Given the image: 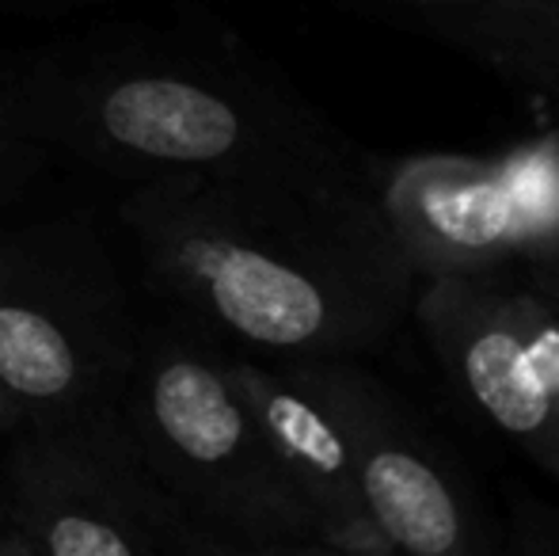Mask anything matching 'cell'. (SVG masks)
I'll return each instance as SVG.
<instances>
[{
  "label": "cell",
  "mask_w": 559,
  "mask_h": 556,
  "mask_svg": "<svg viewBox=\"0 0 559 556\" xmlns=\"http://www.w3.org/2000/svg\"><path fill=\"white\" fill-rule=\"evenodd\" d=\"M305 370L343 430L358 492L392 549L407 556L502 549L461 469L377 374L354 366L350 355H312Z\"/></svg>",
  "instance_id": "obj_8"
},
{
  "label": "cell",
  "mask_w": 559,
  "mask_h": 556,
  "mask_svg": "<svg viewBox=\"0 0 559 556\" xmlns=\"http://www.w3.org/2000/svg\"><path fill=\"white\" fill-rule=\"evenodd\" d=\"M138 320L96 225H0V389L23 423L111 401Z\"/></svg>",
  "instance_id": "obj_4"
},
{
  "label": "cell",
  "mask_w": 559,
  "mask_h": 556,
  "mask_svg": "<svg viewBox=\"0 0 559 556\" xmlns=\"http://www.w3.org/2000/svg\"><path fill=\"white\" fill-rule=\"evenodd\" d=\"M373 199L415 279L491 275L559 237V127L502 156L419 153L373 168Z\"/></svg>",
  "instance_id": "obj_6"
},
{
  "label": "cell",
  "mask_w": 559,
  "mask_h": 556,
  "mask_svg": "<svg viewBox=\"0 0 559 556\" xmlns=\"http://www.w3.org/2000/svg\"><path fill=\"white\" fill-rule=\"evenodd\" d=\"M0 130H20V99L0 96Z\"/></svg>",
  "instance_id": "obj_16"
},
{
  "label": "cell",
  "mask_w": 559,
  "mask_h": 556,
  "mask_svg": "<svg viewBox=\"0 0 559 556\" xmlns=\"http://www.w3.org/2000/svg\"><path fill=\"white\" fill-rule=\"evenodd\" d=\"M354 4H366V8H384V12H407V15H427L438 12V8H453L464 4V0H354Z\"/></svg>",
  "instance_id": "obj_14"
},
{
  "label": "cell",
  "mask_w": 559,
  "mask_h": 556,
  "mask_svg": "<svg viewBox=\"0 0 559 556\" xmlns=\"http://www.w3.org/2000/svg\"><path fill=\"white\" fill-rule=\"evenodd\" d=\"M20 130L138 179L183 171L282 194L373 187L350 141L251 69L104 61L31 88Z\"/></svg>",
  "instance_id": "obj_2"
},
{
  "label": "cell",
  "mask_w": 559,
  "mask_h": 556,
  "mask_svg": "<svg viewBox=\"0 0 559 556\" xmlns=\"http://www.w3.org/2000/svg\"><path fill=\"white\" fill-rule=\"evenodd\" d=\"M419 23L507 84L559 107V0H464Z\"/></svg>",
  "instance_id": "obj_10"
},
{
  "label": "cell",
  "mask_w": 559,
  "mask_h": 556,
  "mask_svg": "<svg viewBox=\"0 0 559 556\" xmlns=\"http://www.w3.org/2000/svg\"><path fill=\"white\" fill-rule=\"evenodd\" d=\"M0 504L31 556H214L228 553L148 476L122 416L99 401L4 438Z\"/></svg>",
  "instance_id": "obj_5"
},
{
  "label": "cell",
  "mask_w": 559,
  "mask_h": 556,
  "mask_svg": "<svg viewBox=\"0 0 559 556\" xmlns=\"http://www.w3.org/2000/svg\"><path fill=\"white\" fill-rule=\"evenodd\" d=\"M43 161L46 153L38 138H31L27 130H0V225L35 187Z\"/></svg>",
  "instance_id": "obj_12"
},
{
  "label": "cell",
  "mask_w": 559,
  "mask_h": 556,
  "mask_svg": "<svg viewBox=\"0 0 559 556\" xmlns=\"http://www.w3.org/2000/svg\"><path fill=\"white\" fill-rule=\"evenodd\" d=\"M236 389L259 419L286 481L309 507L324 553L343 556H392L389 537L377 530L366 499L358 492L332 409L312 386L305 358H286L278 366L228 355Z\"/></svg>",
  "instance_id": "obj_9"
},
{
  "label": "cell",
  "mask_w": 559,
  "mask_h": 556,
  "mask_svg": "<svg viewBox=\"0 0 559 556\" xmlns=\"http://www.w3.org/2000/svg\"><path fill=\"white\" fill-rule=\"evenodd\" d=\"M0 507H4V504H0Z\"/></svg>",
  "instance_id": "obj_17"
},
{
  "label": "cell",
  "mask_w": 559,
  "mask_h": 556,
  "mask_svg": "<svg viewBox=\"0 0 559 556\" xmlns=\"http://www.w3.org/2000/svg\"><path fill=\"white\" fill-rule=\"evenodd\" d=\"M518 271H522V279L530 282L537 294H545L548 301L559 305V237L540 245L533 256H525Z\"/></svg>",
  "instance_id": "obj_13"
},
{
  "label": "cell",
  "mask_w": 559,
  "mask_h": 556,
  "mask_svg": "<svg viewBox=\"0 0 559 556\" xmlns=\"http://www.w3.org/2000/svg\"><path fill=\"white\" fill-rule=\"evenodd\" d=\"M122 225L156 294L266 355L377 351L419 289L373 187L282 194L168 171L133 187Z\"/></svg>",
  "instance_id": "obj_1"
},
{
  "label": "cell",
  "mask_w": 559,
  "mask_h": 556,
  "mask_svg": "<svg viewBox=\"0 0 559 556\" xmlns=\"http://www.w3.org/2000/svg\"><path fill=\"white\" fill-rule=\"evenodd\" d=\"M502 545L522 556H559V507L525 492L510 496V530Z\"/></svg>",
  "instance_id": "obj_11"
},
{
  "label": "cell",
  "mask_w": 559,
  "mask_h": 556,
  "mask_svg": "<svg viewBox=\"0 0 559 556\" xmlns=\"http://www.w3.org/2000/svg\"><path fill=\"white\" fill-rule=\"evenodd\" d=\"M412 317L453 393L559 481V305L491 271L423 279Z\"/></svg>",
  "instance_id": "obj_7"
},
{
  "label": "cell",
  "mask_w": 559,
  "mask_h": 556,
  "mask_svg": "<svg viewBox=\"0 0 559 556\" xmlns=\"http://www.w3.org/2000/svg\"><path fill=\"white\" fill-rule=\"evenodd\" d=\"M23 427V419H20V412H15V404L8 401V393L0 389V442H4L12 430H20Z\"/></svg>",
  "instance_id": "obj_15"
},
{
  "label": "cell",
  "mask_w": 559,
  "mask_h": 556,
  "mask_svg": "<svg viewBox=\"0 0 559 556\" xmlns=\"http://www.w3.org/2000/svg\"><path fill=\"white\" fill-rule=\"evenodd\" d=\"M115 409L148 476L228 553H324L206 324H141Z\"/></svg>",
  "instance_id": "obj_3"
}]
</instances>
